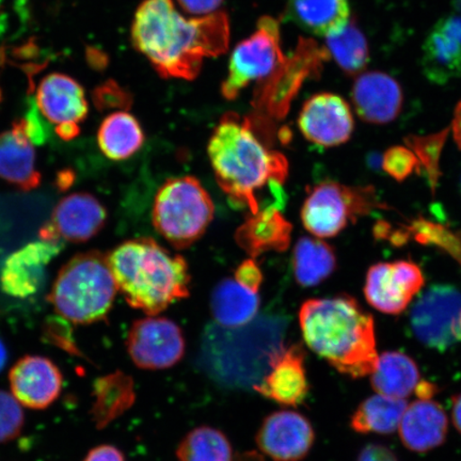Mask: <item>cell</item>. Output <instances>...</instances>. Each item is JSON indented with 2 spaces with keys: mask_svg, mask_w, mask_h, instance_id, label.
<instances>
[{
  "mask_svg": "<svg viewBox=\"0 0 461 461\" xmlns=\"http://www.w3.org/2000/svg\"><path fill=\"white\" fill-rule=\"evenodd\" d=\"M259 309L257 293L247 290L235 279L217 285L211 298V310L218 325L240 328L250 324Z\"/></svg>",
  "mask_w": 461,
  "mask_h": 461,
  "instance_id": "obj_25",
  "label": "cell"
},
{
  "mask_svg": "<svg viewBox=\"0 0 461 461\" xmlns=\"http://www.w3.org/2000/svg\"><path fill=\"white\" fill-rule=\"evenodd\" d=\"M414 336L429 348L446 350L461 342V293L449 285L429 288L413 304Z\"/></svg>",
  "mask_w": 461,
  "mask_h": 461,
  "instance_id": "obj_9",
  "label": "cell"
},
{
  "mask_svg": "<svg viewBox=\"0 0 461 461\" xmlns=\"http://www.w3.org/2000/svg\"><path fill=\"white\" fill-rule=\"evenodd\" d=\"M126 346L132 362L149 371L175 366L186 349L181 328L175 321L157 315L134 321Z\"/></svg>",
  "mask_w": 461,
  "mask_h": 461,
  "instance_id": "obj_10",
  "label": "cell"
},
{
  "mask_svg": "<svg viewBox=\"0 0 461 461\" xmlns=\"http://www.w3.org/2000/svg\"><path fill=\"white\" fill-rule=\"evenodd\" d=\"M56 134L63 140H72L75 137H77L80 132L79 124L77 123H66L56 126Z\"/></svg>",
  "mask_w": 461,
  "mask_h": 461,
  "instance_id": "obj_40",
  "label": "cell"
},
{
  "mask_svg": "<svg viewBox=\"0 0 461 461\" xmlns=\"http://www.w3.org/2000/svg\"><path fill=\"white\" fill-rule=\"evenodd\" d=\"M0 177L23 192H31L41 183L36 152L23 119L15 121L13 129L0 134Z\"/></svg>",
  "mask_w": 461,
  "mask_h": 461,
  "instance_id": "obj_21",
  "label": "cell"
},
{
  "mask_svg": "<svg viewBox=\"0 0 461 461\" xmlns=\"http://www.w3.org/2000/svg\"><path fill=\"white\" fill-rule=\"evenodd\" d=\"M299 324L308 348L339 373L362 378L376 367L374 320L354 298L309 299L299 310Z\"/></svg>",
  "mask_w": 461,
  "mask_h": 461,
  "instance_id": "obj_3",
  "label": "cell"
},
{
  "mask_svg": "<svg viewBox=\"0 0 461 461\" xmlns=\"http://www.w3.org/2000/svg\"><path fill=\"white\" fill-rule=\"evenodd\" d=\"M452 417L455 428L461 434V393L454 397Z\"/></svg>",
  "mask_w": 461,
  "mask_h": 461,
  "instance_id": "obj_43",
  "label": "cell"
},
{
  "mask_svg": "<svg viewBox=\"0 0 461 461\" xmlns=\"http://www.w3.org/2000/svg\"><path fill=\"white\" fill-rule=\"evenodd\" d=\"M84 461H125V458L120 449L105 445L92 448Z\"/></svg>",
  "mask_w": 461,
  "mask_h": 461,
  "instance_id": "obj_39",
  "label": "cell"
},
{
  "mask_svg": "<svg viewBox=\"0 0 461 461\" xmlns=\"http://www.w3.org/2000/svg\"><path fill=\"white\" fill-rule=\"evenodd\" d=\"M371 376L372 387L378 394L396 400L411 395L420 383L416 362L400 351L380 355Z\"/></svg>",
  "mask_w": 461,
  "mask_h": 461,
  "instance_id": "obj_27",
  "label": "cell"
},
{
  "mask_svg": "<svg viewBox=\"0 0 461 461\" xmlns=\"http://www.w3.org/2000/svg\"><path fill=\"white\" fill-rule=\"evenodd\" d=\"M298 126L305 140L331 148L349 140L355 122L348 103L333 94H319L303 104Z\"/></svg>",
  "mask_w": 461,
  "mask_h": 461,
  "instance_id": "obj_13",
  "label": "cell"
},
{
  "mask_svg": "<svg viewBox=\"0 0 461 461\" xmlns=\"http://www.w3.org/2000/svg\"><path fill=\"white\" fill-rule=\"evenodd\" d=\"M418 163L414 155L408 149L395 147L384 155V167L396 180H403L411 175Z\"/></svg>",
  "mask_w": 461,
  "mask_h": 461,
  "instance_id": "obj_35",
  "label": "cell"
},
{
  "mask_svg": "<svg viewBox=\"0 0 461 461\" xmlns=\"http://www.w3.org/2000/svg\"><path fill=\"white\" fill-rule=\"evenodd\" d=\"M91 412L96 428L104 429L134 405V380L123 372H114L95 380Z\"/></svg>",
  "mask_w": 461,
  "mask_h": 461,
  "instance_id": "obj_26",
  "label": "cell"
},
{
  "mask_svg": "<svg viewBox=\"0 0 461 461\" xmlns=\"http://www.w3.org/2000/svg\"><path fill=\"white\" fill-rule=\"evenodd\" d=\"M279 22L263 16L251 36L240 42L230 58L228 75L221 86L224 99L233 101L253 82H265L285 65Z\"/></svg>",
  "mask_w": 461,
  "mask_h": 461,
  "instance_id": "obj_7",
  "label": "cell"
},
{
  "mask_svg": "<svg viewBox=\"0 0 461 461\" xmlns=\"http://www.w3.org/2000/svg\"><path fill=\"white\" fill-rule=\"evenodd\" d=\"M176 2L184 13L200 17L217 13L223 0H176Z\"/></svg>",
  "mask_w": 461,
  "mask_h": 461,
  "instance_id": "obj_37",
  "label": "cell"
},
{
  "mask_svg": "<svg viewBox=\"0 0 461 461\" xmlns=\"http://www.w3.org/2000/svg\"><path fill=\"white\" fill-rule=\"evenodd\" d=\"M117 292L107 255L89 251L75 256L61 268L48 301L66 320L89 325L105 319Z\"/></svg>",
  "mask_w": 461,
  "mask_h": 461,
  "instance_id": "obj_5",
  "label": "cell"
},
{
  "mask_svg": "<svg viewBox=\"0 0 461 461\" xmlns=\"http://www.w3.org/2000/svg\"><path fill=\"white\" fill-rule=\"evenodd\" d=\"M293 272L299 285L315 286L330 276L337 267L333 248L319 238L304 236L293 251Z\"/></svg>",
  "mask_w": 461,
  "mask_h": 461,
  "instance_id": "obj_29",
  "label": "cell"
},
{
  "mask_svg": "<svg viewBox=\"0 0 461 461\" xmlns=\"http://www.w3.org/2000/svg\"><path fill=\"white\" fill-rule=\"evenodd\" d=\"M425 77L437 85L461 77V17L451 15L437 23L423 45Z\"/></svg>",
  "mask_w": 461,
  "mask_h": 461,
  "instance_id": "obj_19",
  "label": "cell"
},
{
  "mask_svg": "<svg viewBox=\"0 0 461 461\" xmlns=\"http://www.w3.org/2000/svg\"><path fill=\"white\" fill-rule=\"evenodd\" d=\"M62 241L39 240L10 255L0 272V286L11 297L25 299L37 294L45 281L46 268L63 250Z\"/></svg>",
  "mask_w": 461,
  "mask_h": 461,
  "instance_id": "obj_16",
  "label": "cell"
},
{
  "mask_svg": "<svg viewBox=\"0 0 461 461\" xmlns=\"http://www.w3.org/2000/svg\"><path fill=\"white\" fill-rule=\"evenodd\" d=\"M448 420L439 403L418 400L407 406L400 424L401 440L408 449L426 453L446 441Z\"/></svg>",
  "mask_w": 461,
  "mask_h": 461,
  "instance_id": "obj_23",
  "label": "cell"
},
{
  "mask_svg": "<svg viewBox=\"0 0 461 461\" xmlns=\"http://www.w3.org/2000/svg\"><path fill=\"white\" fill-rule=\"evenodd\" d=\"M178 461H232V446L222 431L201 426L189 431L176 449Z\"/></svg>",
  "mask_w": 461,
  "mask_h": 461,
  "instance_id": "obj_32",
  "label": "cell"
},
{
  "mask_svg": "<svg viewBox=\"0 0 461 461\" xmlns=\"http://www.w3.org/2000/svg\"><path fill=\"white\" fill-rule=\"evenodd\" d=\"M118 291L131 308L149 316L190 295L188 264L152 239L126 240L107 255Z\"/></svg>",
  "mask_w": 461,
  "mask_h": 461,
  "instance_id": "obj_4",
  "label": "cell"
},
{
  "mask_svg": "<svg viewBox=\"0 0 461 461\" xmlns=\"http://www.w3.org/2000/svg\"><path fill=\"white\" fill-rule=\"evenodd\" d=\"M215 205L198 178H169L158 189L153 203V226L176 249H186L209 229Z\"/></svg>",
  "mask_w": 461,
  "mask_h": 461,
  "instance_id": "obj_6",
  "label": "cell"
},
{
  "mask_svg": "<svg viewBox=\"0 0 461 461\" xmlns=\"http://www.w3.org/2000/svg\"><path fill=\"white\" fill-rule=\"evenodd\" d=\"M358 461H399V459L388 447L370 445L362 449Z\"/></svg>",
  "mask_w": 461,
  "mask_h": 461,
  "instance_id": "obj_38",
  "label": "cell"
},
{
  "mask_svg": "<svg viewBox=\"0 0 461 461\" xmlns=\"http://www.w3.org/2000/svg\"><path fill=\"white\" fill-rule=\"evenodd\" d=\"M94 101L97 109L105 111L111 108L126 109L131 106V99L113 80H108L94 91Z\"/></svg>",
  "mask_w": 461,
  "mask_h": 461,
  "instance_id": "obj_34",
  "label": "cell"
},
{
  "mask_svg": "<svg viewBox=\"0 0 461 461\" xmlns=\"http://www.w3.org/2000/svg\"><path fill=\"white\" fill-rule=\"evenodd\" d=\"M24 422V412L19 401L14 394L0 390V443L15 439Z\"/></svg>",
  "mask_w": 461,
  "mask_h": 461,
  "instance_id": "obj_33",
  "label": "cell"
},
{
  "mask_svg": "<svg viewBox=\"0 0 461 461\" xmlns=\"http://www.w3.org/2000/svg\"><path fill=\"white\" fill-rule=\"evenodd\" d=\"M107 212L94 195L78 193L68 195L57 204L50 221L40 230L45 241L85 243L101 232L105 226Z\"/></svg>",
  "mask_w": 461,
  "mask_h": 461,
  "instance_id": "obj_12",
  "label": "cell"
},
{
  "mask_svg": "<svg viewBox=\"0 0 461 461\" xmlns=\"http://www.w3.org/2000/svg\"><path fill=\"white\" fill-rule=\"evenodd\" d=\"M9 382L21 405L41 411L59 397L63 377L53 361L41 356H26L11 368Z\"/></svg>",
  "mask_w": 461,
  "mask_h": 461,
  "instance_id": "obj_17",
  "label": "cell"
},
{
  "mask_svg": "<svg viewBox=\"0 0 461 461\" xmlns=\"http://www.w3.org/2000/svg\"><path fill=\"white\" fill-rule=\"evenodd\" d=\"M230 20L224 11L194 19L173 0H144L131 26V42L161 77L193 80L205 58L229 50Z\"/></svg>",
  "mask_w": 461,
  "mask_h": 461,
  "instance_id": "obj_1",
  "label": "cell"
},
{
  "mask_svg": "<svg viewBox=\"0 0 461 461\" xmlns=\"http://www.w3.org/2000/svg\"><path fill=\"white\" fill-rule=\"evenodd\" d=\"M8 361V351L2 339H0V372H2L7 365Z\"/></svg>",
  "mask_w": 461,
  "mask_h": 461,
  "instance_id": "obj_45",
  "label": "cell"
},
{
  "mask_svg": "<svg viewBox=\"0 0 461 461\" xmlns=\"http://www.w3.org/2000/svg\"><path fill=\"white\" fill-rule=\"evenodd\" d=\"M256 440L262 453L274 461H302L314 445L315 432L302 413L281 411L265 418Z\"/></svg>",
  "mask_w": 461,
  "mask_h": 461,
  "instance_id": "obj_14",
  "label": "cell"
},
{
  "mask_svg": "<svg viewBox=\"0 0 461 461\" xmlns=\"http://www.w3.org/2000/svg\"><path fill=\"white\" fill-rule=\"evenodd\" d=\"M285 19L305 32L328 37L348 24V0H288Z\"/></svg>",
  "mask_w": 461,
  "mask_h": 461,
  "instance_id": "obj_24",
  "label": "cell"
},
{
  "mask_svg": "<svg viewBox=\"0 0 461 461\" xmlns=\"http://www.w3.org/2000/svg\"><path fill=\"white\" fill-rule=\"evenodd\" d=\"M417 264L408 261L380 263L368 270L365 294L368 303L380 312L400 314L424 285Z\"/></svg>",
  "mask_w": 461,
  "mask_h": 461,
  "instance_id": "obj_11",
  "label": "cell"
},
{
  "mask_svg": "<svg viewBox=\"0 0 461 461\" xmlns=\"http://www.w3.org/2000/svg\"><path fill=\"white\" fill-rule=\"evenodd\" d=\"M234 279L253 293H258L263 282L261 268L253 258L246 259L239 265L234 273Z\"/></svg>",
  "mask_w": 461,
  "mask_h": 461,
  "instance_id": "obj_36",
  "label": "cell"
},
{
  "mask_svg": "<svg viewBox=\"0 0 461 461\" xmlns=\"http://www.w3.org/2000/svg\"><path fill=\"white\" fill-rule=\"evenodd\" d=\"M302 344L281 346L270 356L268 371L253 390L285 407H298L307 399L309 383Z\"/></svg>",
  "mask_w": 461,
  "mask_h": 461,
  "instance_id": "obj_15",
  "label": "cell"
},
{
  "mask_svg": "<svg viewBox=\"0 0 461 461\" xmlns=\"http://www.w3.org/2000/svg\"><path fill=\"white\" fill-rule=\"evenodd\" d=\"M453 132L455 141L457 142L458 147L461 149V102L458 104L456 109H455Z\"/></svg>",
  "mask_w": 461,
  "mask_h": 461,
  "instance_id": "obj_42",
  "label": "cell"
},
{
  "mask_svg": "<svg viewBox=\"0 0 461 461\" xmlns=\"http://www.w3.org/2000/svg\"><path fill=\"white\" fill-rule=\"evenodd\" d=\"M219 187L236 206L257 214L258 193L268 185L282 186L288 176L284 154L269 149L257 136L250 120L223 115L207 146Z\"/></svg>",
  "mask_w": 461,
  "mask_h": 461,
  "instance_id": "obj_2",
  "label": "cell"
},
{
  "mask_svg": "<svg viewBox=\"0 0 461 461\" xmlns=\"http://www.w3.org/2000/svg\"><path fill=\"white\" fill-rule=\"evenodd\" d=\"M232 461H265L261 454L257 451H247L235 454Z\"/></svg>",
  "mask_w": 461,
  "mask_h": 461,
  "instance_id": "obj_44",
  "label": "cell"
},
{
  "mask_svg": "<svg viewBox=\"0 0 461 461\" xmlns=\"http://www.w3.org/2000/svg\"><path fill=\"white\" fill-rule=\"evenodd\" d=\"M34 103L43 118L56 126L79 124L89 113L83 86L61 73L50 74L42 79Z\"/></svg>",
  "mask_w": 461,
  "mask_h": 461,
  "instance_id": "obj_20",
  "label": "cell"
},
{
  "mask_svg": "<svg viewBox=\"0 0 461 461\" xmlns=\"http://www.w3.org/2000/svg\"><path fill=\"white\" fill-rule=\"evenodd\" d=\"M408 403L384 395H374L362 402L350 420V426L359 434L389 435L399 429Z\"/></svg>",
  "mask_w": 461,
  "mask_h": 461,
  "instance_id": "obj_30",
  "label": "cell"
},
{
  "mask_svg": "<svg viewBox=\"0 0 461 461\" xmlns=\"http://www.w3.org/2000/svg\"><path fill=\"white\" fill-rule=\"evenodd\" d=\"M293 226L276 207L250 214L235 233L236 243L256 258L267 252H285L291 245Z\"/></svg>",
  "mask_w": 461,
  "mask_h": 461,
  "instance_id": "obj_22",
  "label": "cell"
},
{
  "mask_svg": "<svg viewBox=\"0 0 461 461\" xmlns=\"http://www.w3.org/2000/svg\"><path fill=\"white\" fill-rule=\"evenodd\" d=\"M376 204L371 189L321 182L308 189L302 221L315 238L330 239L341 233L350 221L366 215Z\"/></svg>",
  "mask_w": 461,
  "mask_h": 461,
  "instance_id": "obj_8",
  "label": "cell"
},
{
  "mask_svg": "<svg viewBox=\"0 0 461 461\" xmlns=\"http://www.w3.org/2000/svg\"><path fill=\"white\" fill-rule=\"evenodd\" d=\"M144 132L140 121L126 112H117L103 120L97 142L106 158L114 161L134 157L142 148Z\"/></svg>",
  "mask_w": 461,
  "mask_h": 461,
  "instance_id": "obj_28",
  "label": "cell"
},
{
  "mask_svg": "<svg viewBox=\"0 0 461 461\" xmlns=\"http://www.w3.org/2000/svg\"><path fill=\"white\" fill-rule=\"evenodd\" d=\"M326 50L348 77L363 73L370 59L366 38L355 20L326 37Z\"/></svg>",
  "mask_w": 461,
  "mask_h": 461,
  "instance_id": "obj_31",
  "label": "cell"
},
{
  "mask_svg": "<svg viewBox=\"0 0 461 461\" xmlns=\"http://www.w3.org/2000/svg\"><path fill=\"white\" fill-rule=\"evenodd\" d=\"M0 102H2V90H0Z\"/></svg>",
  "mask_w": 461,
  "mask_h": 461,
  "instance_id": "obj_46",
  "label": "cell"
},
{
  "mask_svg": "<svg viewBox=\"0 0 461 461\" xmlns=\"http://www.w3.org/2000/svg\"><path fill=\"white\" fill-rule=\"evenodd\" d=\"M414 392H416L419 400H430L436 393V387L432 384L420 382Z\"/></svg>",
  "mask_w": 461,
  "mask_h": 461,
  "instance_id": "obj_41",
  "label": "cell"
},
{
  "mask_svg": "<svg viewBox=\"0 0 461 461\" xmlns=\"http://www.w3.org/2000/svg\"><path fill=\"white\" fill-rule=\"evenodd\" d=\"M351 101L359 117L368 123L387 124L402 112L403 95L399 83L390 75L363 72L355 80Z\"/></svg>",
  "mask_w": 461,
  "mask_h": 461,
  "instance_id": "obj_18",
  "label": "cell"
},
{
  "mask_svg": "<svg viewBox=\"0 0 461 461\" xmlns=\"http://www.w3.org/2000/svg\"><path fill=\"white\" fill-rule=\"evenodd\" d=\"M0 4H2V0H0Z\"/></svg>",
  "mask_w": 461,
  "mask_h": 461,
  "instance_id": "obj_47",
  "label": "cell"
}]
</instances>
